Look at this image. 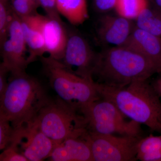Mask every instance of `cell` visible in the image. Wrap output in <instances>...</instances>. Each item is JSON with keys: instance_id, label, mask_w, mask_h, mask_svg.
Returning <instances> with one entry per match:
<instances>
[{"instance_id": "6da1fadb", "label": "cell", "mask_w": 161, "mask_h": 161, "mask_svg": "<svg viewBox=\"0 0 161 161\" xmlns=\"http://www.w3.org/2000/svg\"><path fill=\"white\" fill-rule=\"evenodd\" d=\"M10 75L0 97V118L9 121L14 130H18L34 125L51 98L41 82L26 71Z\"/></svg>"}, {"instance_id": "7a4b0ae2", "label": "cell", "mask_w": 161, "mask_h": 161, "mask_svg": "<svg viewBox=\"0 0 161 161\" xmlns=\"http://www.w3.org/2000/svg\"><path fill=\"white\" fill-rule=\"evenodd\" d=\"M148 80L120 87L95 82L100 97L112 101L126 117L161 133V98Z\"/></svg>"}, {"instance_id": "3957f363", "label": "cell", "mask_w": 161, "mask_h": 161, "mask_svg": "<svg viewBox=\"0 0 161 161\" xmlns=\"http://www.w3.org/2000/svg\"><path fill=\"white\" fill-rule=\"evenodd\" d=\"M161 72L146 58L124 46H114L97 53L92 78L96 83L120 87L148 80Z\"/></svg>"}, {"instance_id": "277c9868", "label": "cell", "mask_w": 161, "mask_h": 161, "mask_svg": "<svg viewBox=\"0 0 161 161\" xmlns=\"http://www.w3.org/2000/svg\"><path fill=\"white\" fill-rule=\"evenodd\" d=\"M40 58L50 86L67 103L79 111L82 106L101 98L94 80L79 76L62 61L50 56Z\"/></svg>"}, {"instance_id": "5b68a950", "label": "cell", "mask_w": 161, "mask_h": 161, "mask_svg": "<svg viewBox=\"0 0 161 161\" xmlns=\"http://www.w3.org/2000/svg\"><path fill=\"white\" fill-rule=\"evenodd\" d=\"M40 130L54 143L83 135L86 123L79 110L59 97L51 98L40 111L36 121Z\"/></svg>"}, {"instance_id": "8992f818", "label": "cell", "mask_w": 161, "mask_h": 161, "mask_svg": "<svg viewBox=\"0 0 161 161\" xmlns=\"http://www.w3.org/2000/svg\"><path fill=\"white\" fill-rule=\"evenodd\" d=\"M79 112L86 123L88 132L97 134L142 136L140 124L126 120L125 115L111 101L101 97L82 106Z\"/></svg>"}, {"instance_id": "52a82bcc", "label": "cell", "mask_w": 161, "mask_h": 161, "mask_svg": "<svg viewBox=\"0 0 161 161\" xmlns=\"http://www.w3.org/2000/svg\"><path fill=\"white\" fill-rule=\"evenodd\" d=\"M83 136L89 145L93 161H136L138 143L142 137L94 134L87 130Z\"/></svg>"}, {"instance_id": "ba28073f", "label": "cell", "mask_w": 161, "mask_h": 161, "mask_svg": "<svg viewBox=\"0 0 161 161\" xmlns=\"http://www.w3.org/2000/svg\"><path fill=\"white\" fill-rule=\"evenodd\" d=\"M55 146L36 122L30 126L14 130L9 147L13 148L28 161H40L49 158Z\"/></svg>"}, {"instance_id": "9c48e42d", "label": "cell", "mask_w": 161, "mask_h": 161, "mask_svg": "<svg viewBox=\"0 0 161 161\" xmlns=\"http://www.w3.org/2000/svg\"><path fill=\"white\" fill-rule=\"evenodd\" d=\"M97 53L79 32L68 31V39L62 62L70 69L81 77L92 79L93 68Z\"/></svg>"}, {"instance_id": "30bf717a", "label": "cell", "mask_w": 161, "mask_h": 161, "mask_svg": "<svg viewBox=\"0 0 161 161\" xmlns=\"http://www.w3.org/2000/svg\"><path fill=\"white\" fill-rule=\"evenodd\" d=\"M0 45L2 63L10 73L26 71L29 64L26 56L27 47L20 18L14 12L9 24L7 39Z\"/></svg>"}, {"instance_id": "8fae6325", "label": "cell", "mask_w": 161, "mask_h": 161, "mask_svg": "<svg viewBox=\"0 0 161 161\" xmlns=\"http://www.w3.org/2000/svg\"><path fill=\"white\" fill-rule=\"evenodd\" d=\"M25 18L42 33L46 52L49 56L61 61L68 39V30L63 22L38 13Z\"/></svg>"}, {"instance_id": "7c38bea8", "label": "cell", "mask_w": 161, "mask_h": 161, "mask_svg": "<svg viewBox=\"0 0 161 161\" xmlns=\"http://www.w3.org/2000/svg\"><path fill=\"white\" fill-rule=\"evenodd\" d=\"M136 26L133 20L116 14H103L96 26L98 40L104 44L121 46L128 40Z\"/></svg>"}, {"instance_id": "4fadbf2b", "label": "cell", "mask_w": 161, "mask_h": 161, "mask_svg": "<svg viewBox=\"0 0 161 161\" xmlns=\"http://www.w3.org/2000/svg\"><path fill=\"white\" fill-rule=\"evenodd\" d=\"M124 46L136 52L155 65L161 73V37L136 25Z\"/></svg>"}, {"instance_id": "5bb4252c", "label": "cell", "mask_w": 161, "mask_h": 161, "mask_svg": "<svg viewBox=\"0 0 161 161\" xmlns=\"http://www.w3.org/2000/svg\"><path fill=\"white\" fill-rule=\"evenodd\" d=\"M84 134L67 138L56 145L49 157L50 160L93 161L91 148Z\"/></svg>"}, {"instance_id": "9a60e30c", "label": "cell", "mask_w": 161, "mask_h": 161, "mask_svg": "<svg viewBox=\"0 0 161 161\" xmlns=\"http://www.w3.org/2000/svg\"><path fill=\"white\" fill-rule=\"evenodd\" d=\"M23 35L29 51L28 63L34 62L38 58L47 53L44 38L41 31L25 18H20Z\"/></svg>"}, {"instance_id": "2e32d148", "label": "cell", "mask_w": 161, "mask_h": 161, "mask_svg": "<svg viewBox=\"0 0 161 161\" xmlns=\"http://www.w3.org/2000/svg\"><path fill=\"white\" fill-rule=\"evenodd\" d=\"M149 4L135 20L136 26L141 29L161 37V9Z\"/></svg>"}, {"instance_id": "e0dca14e", "label": "cell", "mask_w": 161, "mask_h": 161, "mask_svg": "<svg viewBox=\"0 0 161 161\" xmlns=\"http://www.w3.org/2000/svg\"><path fill=\"white\" fill-rule=\"evenodd\" d=\"M137 160L161 161V135L142 137L137 147Z\"/></svg>"}, {"instance_id": "ac0fdd59", "label": "cell", "mask_w": 161, "mask_h": 161, "mask_svg": "<svg viewBox=\"0 0 161 161\" xmlns=\"http://www.w3.org/2000/svg\"><path fill=\"white\" fill-rule=\"evenodd\" d=\"M60 14L72 25L82 24L89 18L86 0H68Z\"/></svg>"}, {"instance_id": "d6986e66", "label": "cell", "mask_w": 161, "mask_h": 161, "mask_svg": "<svg viewBox=\"0 0 161 161\" xmlns=\"http://www.w3.org/2000/svg\"><path fill=\"white\" fill-rule=\"evenodd\" d=\"M149 4V0H118L115 10L119 15L135 21Z\"/></svg>"}, {"instance_id": "ffe728a7", "label": "cell", "mask_w": 161, "mask_h": 161, "mask_svg": "<svg viewBox=\"0 0 161 161\" xmlns=\"http://www.w3.org/2000/svg\"><path fill=\"white\" fill-rule=\"evenodd\" d=\"M8 2L0 0V44L7 39L9 24L14 13Z\"/></svg>"}, {"instance_id": "44dd1931", "label": "cell", "mask_w": 161, "mask_h": 161, "mask_svg": "<svg viewBox=\"0 0 161 161\" xmlns=\"http://www.w3.org/2000/svg\"><path fill=\"white\" fill-rule=\"evenodd\" d=\"M14 134V129L9 121L0 118V150L10 146Z\"/></svg>"}, {"instance_id": "7402d4cb", "label": "cell", "mask_w": 161, "mask_h": 161, "mask_svg": "<svg viewBox=\"0 0 161 161\" xmlns=\"http://www.w3.org/2000/svg\"><path fill=\"white\" fill-rule=\"evenodd\" d=\"M11 6L14 12L19 17H26L36 14L37 8L29 0H11Z\"/></svg>"}, {"instance_id": "603a6c76", "label": "cell", "mask_w": 161, "mask_h": 161, "mask_svg": "<svg viewBox=\"0 0 161 161\" xmlns=\"http://www.w3.org/2000/svg\"><path fill=\"white\" fill-rule=\"evenodd\" d=\"M118 0H93V6L96 12L102 14L108 13L115 9Z\"/></svg>"}, {"instance_id": "cb8c5ba5", "label": "cell", "mask_w": 161, "mask_h": 161, "mask_svg": "<svg viewBox=\"0 0 161 161\" xmlns=\"http://www.w3.org/2000/svg\"><path fill=\"white\" fill-rule=\"evenodd\" d=\"M40 6L49 17L63 22L57 9L56 0H39Z\"/></svg>"}, {"instance_id": "d4e9b609", "label": "cell", "mask_w": 161, "mask_h": 161, "mask_svg": "<svg viewBox=\"0 0 161 161\" xmlns=\"http://www.w3.org/2000/svg\"><path fill=\"white\" fill-rule=\"evenodd\" d=\"M1 161H28V159L19 153L12 147H9L3 150L0 154Z\"/></svg>"}, {"instance_id": "484cf974", "label": "cell", "mask_w": 161, "mask_h": 161, "mask_svg": "<svg viewBox=\"0 0 161 161\" xmlns=\"http://www.w3.org/2000/svg\"><path fill=\"white\" fill-rule=\"evenodd\" d=\"M9 69L3 63L0 65V97L4 94L8 85Z\"/></svg>"}, {"instance_id": "4316f807", "label": "cell", "mask_w": 161, "mask_h": 161, "mask_svg": "<svg viewBox=\"0 0 161 161\" xmlns=\"http://www.w3.org/2000/svg\"><path fill=\"white\" fill-rule=\"evenodd\" d=\"M152 86L158 95L161 94V75L158 76L151 82Z\"/></svg>"}, {"instance_id": "83f0119b", "label": "cell", "mask_w": 161, "mask_h": 161, "mask_svg": "<svg viewBox=\"0 0 161 161\" xmlns=\"http://www.w3.org/2000/svg\"><path fill=\"white\" fill-rule=\"evenodd\" d=\"M68 1V0H56L57 9L60 14L64 9Z\"/></svg>"}, {"instance_id": "f1b7e54d", "label": "cell", "mask_w": 161, "mask_h": 161, "mask_svg": "<svg viewBox=\"0 0 161 161\" xmlns=\"http://www.w3.org/2000/svg\"><path fill=\"white\" fill-rule=\"evenodd\" d=\"M154 6L161 9V0H149Z\"/></svg>"}, {"instance_id": "f546056e", "label": "cell", "mask_w": 161, "mask_h": 161, "mask_svg": "<svg viewBox=\"0 0 161 161\" xmlns=\"http://www.w3.org/2000/svg\"><path fill=\"white\" fill-rule=\"evenodd\" d=\"M29 1L37 9L40 6L39 0H29Z\"/></svg>"}, {"instance_id": "4dcf8cb0", "label": "cell", "mask_w": 161, "mask_h": 161, "mask_svg": "<svg viewBox=\"0 0 161 161\" xmlns=\"http://www.w3.org/2000/svg\"><path fill=\"white\" fill-rule=\"evenodd\" d=\"M3 1H9V0H3Z\"/></svg>"}]
</instances>
